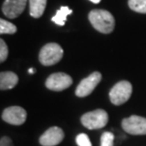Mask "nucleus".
<instances>
[{"mask_svg":"<svg viewBox=\"0 0 146 146\" xmlns=\"http://www.w3.org/2000/svg\"><path fill=\"white\" fill-rule=\"evenodd\" d=\"M89 22L99 33H111L115 28V19L108 11L93 10L88 14Z\"/></svg>","mask_w":146,"mask_h":146,"instance_id":"obj_1","label":"nucleus"},{"mask_svg":"<svg viewBox=\"0 0 146 146\" xmlns=\"http://www.w3.org/2000/svg\"><path fill=\"white\" fill-rule=\"evenodd\" d=\"M81 122L84 127L89 130L101 129L108 122V114L104 109L90 111L82 116Z\"/></svg>","mask_w":146,"mask_h":146,"instance_id":"obj_2","label":"nucleus"},{"mask_svg":"<svg viewBox=\"0 0 146 146\" xmlns=\"http://www.w3.org/2000/svg\"><path fill=\"white\" fill-rule=\"evenodd\" d=\"M64 50L56 43H48L41 48L39 61L43 66H49L59 63L63 58Z\"/></svg>","mask_w":146,"mask_h":146,"instance_id":"obj_3","label":"nucleus"},{"mask_svg":"<svg viewBox=\"0 0 146 146\" xmlns=\"http://www.w3.org/2000/svg\"><path fill=\"white\" fill-rule=\"evenodd\" d=\"M133 87L128 81H121L117 83L109 92L111 103L115 106H121L129 100L132 95Z\"/></svg>","mask_w":146,"mask_h":146,"instance_id":"obj_4","label":"nucleus"},{"mask_svg":"<svg viewBox=\"0 0 146 146\" xmlns=\"http://www.w3.org/2000/svg\"><path fill=\"white\" fill-rule=\"evenodd\" d=\"M121 127L131 135H146V118L132 115L122 119Z\"/></svg>","mask_w":146,"mask_h":146,"instance_id":"obj_5","label":"nucleus"},{"mask_svg":"<svg viewBox=\"0 0 146 146\" xmlns=\"http://www.w3.org/2000/svg\"><path fill=\"white\" fill-rule=\"evenodd\" d=\"M101 80H102V74L100 72L95 71L91 73L86 78L83 79L80 82V84H78L77 88L75 90L76 96L80 98H84L90 95L93 90L96 88V86L99 84V83L101 82Z\"/></svg>","mask_w":146,"mask_h":146,"instance_id":"obj_6","label":"nucleus"},{"mask_svg":"<svg viewBox=\"0 0 146 146\" xmlns=\"http://www.w3.org/2000/svg\"><path fill=\"white\" fill-rule=\"evenodd\" d=\"M72 83V78L68 74L64 72H56L48 77L46 81V86L52 91H63L68 88Z\"/></svg>","mask_w":146,"mask_h":146,"instance_id":"obj_7","label":"nucleus"},{"mask_svg":"<svg viewBox=\"0 0 146 146\" xmlns=\"http://www.w3.org/2000/svg\"><path fill=\"white\" fill-rule=\"evenodd\" d=\"M2 119L13 125H22L27 119V112L21 106H10L2 112Z\"/></svg>","mask_w":146,"mask_h":146,"instance_id":"obj_8","label":"nucleus"},{"mask_svg":"<svg viewBox=\"0 0 146 146\" xmlns=\"http://www.w3.org/2000/svg\"><path fill=\"white\" fill-rule=\"evenodd\" d=\"M65 138V133L62 128L53 126L48 128L42 136L40 137L39 142L43 146H55L61 143Z\"/></svg>","mask_w":146,"mask_h":146,"instance_id":"obj_9","label":"nucleus"},{"mask_svg":"<svg viewBox=\"0 0 146 146\" xmlns=\"http://www.w3.org/2000/svg\"><path fill=\"white\" fill-rule=\"evenodd\" d=\"M28 0H5L2 5V13L8 18L14 19L24 11Z\"/></svg>","mask_w":146,"mask_h":146,"instance_id":"obj_10","label":"nucleus"},{"mask_svg":"<svg viewBox=\"0 0 146 146\" xmlns=\"http://www.w3.org/2000/svg\"><path fill=\"white\" fill-rule=\"evenodd\" d=\"M18 83V76L13 71H3L0 73V89L8 90L13 88Z\"/></svg>","mask_w":146,"mask_h":146,"instance_id":"obj_11","label":"nucleus"},{"mask_svg":"<svg viewBox=\"0 0 146 146\" xmlns=\"http://www.w3.org/2000/svg\"><path fill=\"white\" fill-rule=\"evenodd\" d=\"M48 0H29L30 4V14L34 18H39L45 11Z\"/></svg>","mask_w":146,"mask_h":146,"instance_id":"obj_12","label":"nucleus"},{"mask_svg":"<svg viewBox=\"0 0 146 146\" xmlns=\"http://www.w3.org/2000/svg\"><path fill=\"white\" fill-rule=\"evenodd\" d=\"M71 13H72V10H70V9L68 7H66V6H64V7H61L60 10H58L56 11V14L51 18V21L54 22L55 24H57L58 26L62 27V26L66 24V17Z\"/></svg>","mask_w":146,"mask_h":146,"instance_id":"obj_13","label":"nucleus"},{"mask_svg":"<svg viewBox=\"0 0 146 146\" xmlns=\"http://www.w3.org/2000/svg\"><path fill=\"white\" fill-rule=\"evenodd\" d=\"M128 6L139 13H146V0H128Z\"/></svg>","mask_w":146,"mask_h":146,"instance_id":"obj_14","label":"nucleus"},{"mask_svg":"<svg viewBox=\"0 0 146 146\" xmlns=\"http://www.w3.org/2000/svg\"><path fill=\"white\" fill-rule=\"evenodd\" d=\"M17 31V28L13 23L0 19V33L1 34H13Z\"/></svg>","mask_w":146,"mask_h":146,"instance_id":"obj_15","label":"nucleus"},{"mask_svg":"<svg viewBox=\"0 0 146 146\" xmlns=\"http://www.w3.org/2000/svg\"><path fill=\"white\" fill-rule=\"evenodd\" d=\"M114 135L111 132H104L101 137V146H113Z\"/></svg>","mask_w":146,"mask_h":146,"instance_id":"obj_16","label":"nucleus"},{"mask_svg":"<svg viewBox=\"0 0 146 146\" xmlns=\"http://www.w3.org/2000/svg\"><path fill=\"white\" fill-rule=\"evenodd\" d=\"M76 143L78 146H92L91 141L89 139V137L86 134H79L76 137Z\"/></svg>","mask_w":146,"mask_h":146,"instance_id":"obj_17","label":"nucleus"},{"mask_svg":"<svg viewBox=\"0 0 146 146\" xmlns=\"http://www.w3.org/2000/svg\"><path fill=\"white\" fill-rule=\"evenodd\" d=\"M8 54H9V50H8L7 44L5 43L4 40L1 39L0 40V62L1 63L5 62L8 58Z\"/></svg>","mask_w":146,"mask_h":146,"instance_id":"obj_18","label":"nucleus"},{"mask_svg":"<svg viewBox=\"0 0 146 146\" xmlns=\"http://www.w3.org/2000/svg\"><path fill=\"white\" fill-rule=\"evenodd\" d=\"M0 146H13V141L9 137H2L0 139Z\"/></svg>","mask_w":146,"mask_h":146,"instance_id":"obj_19","label":"nucleus"},{"mask_svg":"<svg viewBox=\"0 0 146 146\" xmlns=\"http://www.w3.org/2000/svg\"><path fill=\"white\" fill-rule=\"evenodd\" d=\"M29 73H30V74H33V73H35L36 72V70L34 68H31L30 69H29Z\"/></svg>","mask_w":146,"mask_h":146,"instance_id":"obj_20","label":"nucleus"},{"mask_svg":"<svg viewBox=\"0 0 146 146\" xmlns=\"http://www.w3.org/2000/svg\"><path fill=\"white\" fill-rule=\"evenodd\" d=\"M92 3H95V4H99L101 2V0H90Z\"/></svg>","mask_w":146,"mask_h":146,"instance_id":"obj_21","label":"nucleus"}]
</instances>
